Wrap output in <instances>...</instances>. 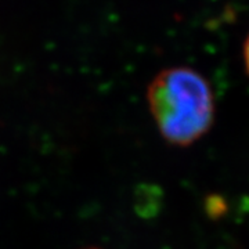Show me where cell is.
<instances>
[{"instance_id":"obj_1","label":"cell","mask_w":249,"mask_h":249,"mask_svg":"<svg viewBox=\"0 0 249 249\" xmlns=\"http://www.w3.org/2000/svg\"><path fill=\"white\" fill-rule=\"evenodd\" d=\"M147 100L160 134L172 145L188 147L213 126V89L193 68L172 67L160 71L148 85Z\"/></svg>"},{"instance_id":"obj_2","label":"cell","mask_w":249,"mask_h":249,"mask_svg":"<svg viewBox=\"0 0 249 249\" xmlns=\"http://www.w3.org/2000/svg\"><path fill=\"white\" fill-rule=\"evenodd\" d=\"M242 55H244V65L249 76V35L247 36L245 42H244V50H242Z\"/></svg>"},{"instance_id":"obj_3","label":"cell","mask_w":249,"mask_h":249,"mask_svg":"<svg viewBox=\"0 0 249 249\" xmlns=\"http://www.w3.org/2000/svg\"><path fill=\"white\" fill-rule=\"evenodd\" d=\"M85 249H101V248H85Z\"/></svg>"}]
</instances>
